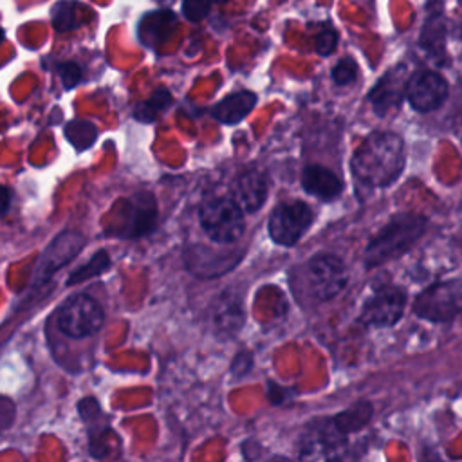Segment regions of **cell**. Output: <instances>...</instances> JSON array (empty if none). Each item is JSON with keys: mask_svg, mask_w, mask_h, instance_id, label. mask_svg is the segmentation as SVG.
Instances as JSON below:
<instances>
[{"mask_svg": "<svg viewBox=\"0 0 462 462\" xmlns=\"http://www.w3.org/2000/svg\"><path fill=\"white\" fill-rule=\"evenodd\" d=\"M354 177L370 188L392 184L404 168V143L393 132L370 134L352 155Z\"/></svg>", "mask_w": 462, "mask_h": 462, "instance_id": "6da1fadb", "label": "cell"}, {"mask_svg": "<svg viewBox=\"0 0 462 462\" xmlns=\"http://www.w3.org/2000/svg\"><path fill=\"white\" fill-rule=\"evenodd\" d=\"M426 218L417 213L395 215L366 245L365 265L368 269L386 263L406 253L424 233Z\"/></svg>", "mask_w": 462, "mask_h": 462, "instance_id": "7a4b0ae2", "label": "cell"}, {"mask_svg": "<svg viewBox=\"0 0 462 462\" xmlns=\"http://www.w3.org/2000/svg\"><path fill=\"white\" fill-rule=\"evenodd\" d=\"M157 202L152 193L141 191L112 206L105 233L119 238H141L155 229Z\"/></svg>", "mask_w": 462, "mask_h": 462, "instance_id": "3957f363", "label": "cell"}, {"mask_svg": "<svg viewBox=\"0 0 462 462\" xmlns=\"http://www.w3.org/2000/svg\"><path fill=\"white\" fill-rule=\"evenodd\" d=\"M462 310V278L437 282L413 301V312L431 323L451 321Z\"/></svg>", "mask_w": 462, "mask_h": 462, "instance_id": "277c9868", "label": "cell"}, {"mask_svg": "<svg viewBox=\"0 0 462 462\" xmlns=\"http://www.w3.org/2000/svg\"><path fill=\"white\" fill-rule=\"evenodd\" d=\"M199 218L204 233L218 244L236 242L245 227L244 213L231 199H211L204 202Z\"/></svg>", "mask_w": 462, "mask_h": 462, "instance_id": "5b68a950", "label": "cell"}, {"mask_svg": "<svg viewBox=\"0 0 462 462\" xmlns=\"http://www.w3.org/2000/svg\"><path fill=\"white\" fill-rule=\"evenodd\" d=\"M103 319L101 305L88 294H76L58 309V327L72 339L94 336L101 328Z\"/></svg>", "mask_w": 462, "mask_h": 462, "instance_id": "8992f818", "label": "cell"}, {"mask_svg": "<svg viewBox=\"0 0 462 462\" xmlns=\"http://www.w3.org/2000/svg\"><path fill=\"white\" fill-rule=\"evenodd\" d=\"M307 282L312 296L319 301H327L346 287L348 271L341 258L321 253L312 256L307 263Z\"/></svg>", "mask_w": 462, "mask_h": 462, "instance_id": "52a82bcc", "label": "cell"}, {"mask_svg": "<svg viewBox=\"0 0 462 462\" xmlns=\"http://www.w3.org/2000/svg\"><path fill=\"white\" fill-rule=\"evenodd\" d=\"M312 218L310 206L301 200L280 204L269 217V235L280 245H294L307 233Z\"/></svg>", "mask_w": 462, "mask_h": 462, "instance_id": "ba28073f", "label": "cell"}, {"mask_svg": "<svg viewBox=\"0 0 462 462\" xmlns=\"http://www.w3.org/2000/svg\"><path fill=\"white\" fill-rule=\"evenodd\" d=\"M85 242L87 238L74 229H65L56 235L40 254L32 274V285L45 283L56 271L67 265L85 247Z\"/></svg>", "mask_w": 462, "mask_h": 462, "instance_id": "9c48e42d", "label": "cell"}, {"mask_svg": "<svg viewBox=\"0 0 462 462\" xmlns=\"http://www.w3.org/2000/svg\"><path fill=\"white\" fill-rule=\"evenodd\" d=\"M406 292L401 287L386 285L377 289L363 305L359 321L365 327H393L404 314Z\"/></svg>", "mask_w": 462, "mask_h": 462, "instance_id": "30bf717a", "label": "cell"}, {"mask_svg": "<svg viewBox=\"0 0 462 462\" xmlns=\"http://www.w3.org/2000/svg\"><path fill=\"white\" fill-rule=\"evenodd\" d=\"M346 439L339 435L330 422L309 430L300 439V462H341Z\"/></svg>", "mask_w": 462, "mask_h": 462, "instance_id": "8fae6325", "label": "cell"}, {"mask_svg": "<svg viewBox=\"0 0 462 462\" xmlns=\"http://www.w3.org/2000/svg\"><path fill=\"white\" fill-rule=\"evenodd\" d=\"M406 97L417 112H431L448 97V81L433 70H417L408 78Z\"/></svg>", "mask_w": 462, "mask_h": 462, "instance_id": "7c38bea8", "label": "cell"}, {"mask_svg": "<svg viewBox=\"0 0 462 462\" xmlns=\"http://www.w3.org/2000/svg\"><path fill=\"white\" fill-rule=\"evenodd\" d=\"M406 83L408 76L402 65L390 69L386 74L379 78V81L368 94V99L379 116H384L390 110L399 108L402 96H406Z\"/></svg>", "mask_w": 462, "mask_h": 462, "instance_id": "4fadbf2b", "label": "cell"}, {"mask_svg": "<svg viewBox=\"0 0 462 462\" xmlns=\"http://www.w3.org/2000/svg\"><path fill=\"white\" fill-rule=\"evenodd\" d=\"M267 189V173L260 168H249L235 182V202L242 211L254 213L265 202Z\"/></svg>", "mask_w": 462, "mask_h": 462, "instance_id": "5bb4252c", "label": "cell"}, {"mask_svg": "<svg viewBox=\"0 0 462 462\" xmlns=\"http://www.w3.org/2000/svg\"><path fill=\"white\" fill-rule=\"evenodd\" d=\"M175 25H177V16L170 9H157V11L146 13L141 18L137 25V36L141 43L148 47H157L171 34Z\"/></svg>", "mask_w": 462, "mask_h": 462, "instance_id": "9a60e30c", "label": "cell"}, {"mask_svg": "<svg viewBox=\"0 0 462 462\" xmlns=\"http://www.w3.org/2000/svg\"><path fill=\"white\" fill-rule=\"evenodd\" d=\"M301 186L307 193H310L321 200H332L343 189L341 179L319 164L305 166V170L301 173Z\"/></svg>", "mask_w": 462, "mask_h": 462, "instance_id": "2e32d148", "label": "cell"}, {"mask_svg": "<svg viewBox=\"0 0 462 462\" xmlns=\"http://www.w3.org/2000/svg\"><path fill=\"white\" fill-rule=\"evenodd\" d=\"M211 321L217 332L224 334V337L233 336L244 325V309L238 298L231 294H220L211 309Z\"/></svg>", "mask_w": 462, "mask_h": 462, "instance_id": "e0dca14e", "label": "cell"}, {"mask_svg": "<svg viewBox=\"0 0 462 462\" xmlns=\"http://www.w3.org/2000/svg\"><path fill=\"white\" fill-rule=\"evenodd\" d=\"M254 105H256V94L249 90L235 92L215 105L213 117L224 125H235L242 121L253 110Z\"/></svg>", "mask_w": 462, "mask_h": 462, "instance_id": "ac0fdd59", "label": "cell"}, {"mask_svg": "<svg viewBox=\"0 0 462 462\" xmlns=\"http://www.w3.org/2000/svg\"><path fill=\"white\" fill-rule=\"evenodd\" d=\"M372 413H374L372 402H368V401H359V402H356L354 406H350L348 410H345V411L337 413L336 417H332L328 422L332 424V428H334L339 435H343V437L346 439L348 433L361 430V428L370 420Z\"/></svg>", "mask_w": 462, "mask_h": 462, "instance_id": "d6986e66", "label": "cell"}, {"mask_svg": "<svg viewBox=\"0 0 462 462\" xmlns=\"http://www.w3.org/2000/svg\"><path fill=\"white\" fill-rule=\"evenodd\" d=\"M444 38H446V25H444L442 13L439 7L430 5V13L426 16V23L422 25L419 42L428 52L440 56L444 52Z\"/></svg>", "mask_w": 462, "mask_h": 462, "instance_id": "ffe728a7", "label": "cell"}, {"mask_svg": "<svg viewBox=\"0 0 462 462\" xmlns=\"http://www.w3.org/2000/svg\"><path fill=\"white\" fill-rule=\"evenodd\" d=\"M171 105V94L168 88H157L148 99L139 101L134 110L132 116L143 123H152L159 117V114H162L168 106Z\"/></svg>", "mask_w": 462, "mask_h": 462, "instance_id": "44dd1931", "label": "cell"}, {"mask_svg": "<svg viewBox=\"0 0 462 462\" xmlns=\"http://www.w3.org/2000/svg\"><path fill=\"white\" fill-rule=\"evenodd\" d=\"M63 134H65L67 141L74 146V150H78V152L90 148L97 139L96 125L90 121H83V119L67 123L63 128Z\"/></svg>", "mask_w": 462, "mask_h": 462, "instance_id": "7402d4cb", "label": "cell"}, {"mask_svg": "<svg viewBox=\"0 0 462 462\" xmlns=\"http://www.w3.org/2000/svg\"><path fill=\"white\" fill-rule=\"evenodd\" d=\"M110 267V256L106 251H96L92 254V258L83 263L81 267H78L76 271L70 273V276L67 278V285H76V283H81V282H87L94 276H99L103 274L106 269Z\"/></svg>", "mask_w": 462, "mask_h": 462, "instance_id": "603a6c76", "label": "cell"}, {"mask_svg": "<svg viewBox=\"0 0 462 462\" xmlns=\"http://www.w3.org/2000/svg\"><path fill=\"white\" fill-rule=\"evenodd\" d=\"M52 27L58 32H67L76 27V5L69 0H61L52 7V16H51Z\"/></svg>", "mask_w": 462, "mask_h": 462, "instance_id": "cb8c5ba5", "label": "cell"}, {"mask_svg": "<svg viewBox=\"0 0 462 462\" xmlns=\"http://www.w3.org/2000/svg\"><path fill=\"white\" fill-rule=\"evenodd\" d=\"M56 70H58L61 83L67 90L74 88L81 79V67L76 61H61V63H58Z\"/></svg>", "mask_w": 462, "mask_h": 462, "instance_id": "d4e9b609", "label": "cell"}, {"mask_svg": "<svg viewBox=\"0 0 462 462\" xmlns=\"http://www.w3.org/2000/svg\"><path fill=\"white\" fill-rule=\"evenodd\" d=\"M356 70H357V65L352 58H343L336 63V67L332 69V79L337 83V85H348L354 76H356Z\"/></svg>", "mask_w": 462, "mask_h": 462, "instance_id": "484cf974", "label": "cell"}, {"mask_svg": "<svg viewBox=\"0 0 462 462\" xmlns=\"http://www.w3.org/2000/svg\"><path fill=\"white\" fill-rule=\"evenodd\" d=\"M211 2L213 0H182V14L189 22H199L209 13Z\"/></svg>", "mask_w": 462, "mask_h": 462, "instance_id": "4316f807", "label": "cell"}, {"mask_svg": "<svg viewBox=\"0 0 462 462\" xmlns=\"http://www.w3.org/2000/svg\"><path fill=\"white\" fill-rule=\"evenodd\" d=\"M336 45H337V32L332 27H325L323 31H319L314 40L316 52L321 56H328L336 49Z\"/></svg>", "mask_w": 462, "mask_h": 462, "instance_id": "83f0119b", "label": "cell"}, {"mask_svg": "<svg viewBox=\"0 0 462 462\" xmlns=\"http://www.w3.org/2000/svg\"><path fill=\"white\" fill-rule=\"evenodd\" d=\"M14 413H16V408L13 401L7 397H0V433L13 424Z\"/></svg>", "mask_w": 462, "mask_h": 462, "instance_id": "f1b7e54d", "label": "cell"}, {"mask_svg": "<svg viewBox=\"0 0 462 462\" xmlns=\"http://www.w3.org/2000/svg\"><path fill=\"white\" fill-rule=\"evenodd\" d=\"M251 366H253V356L249 352L242 350V352H238L235 356V359L231 363V372L236 374L238 377H242V375H245L251 370Z\"/></svg>", "mask_w": 462, "mask_h": 462, "instance_id": "f546056e", "label": "cell"}, {"mask_svg": "<svg viewBox=\"0 0 462 462\" xmlns=\"http://www.w3.org/2000/svg\"><path fill=\"white\" fill-rule=\"evenodd\" d=\"M269 386V390L267 392H276L280 397H278V401H276V404L278 402H283V401H287L292 393H294V390L292 388H283V386H276L274 383H269L267 384Z\"/></svg>", "mask_w": 462, "mask_h": 462, "instance_id": "4dcf8cb0", "label": "cell"}, {"mask_svg": "<svg viewBox=\"0 0 462 462\" xmlns=\"http://www.w3.org/2000/svg\"><path fill=\"white\" fill-rule=\"evenodd\" d=\"M9 204H11V193L5 186L0 184V213H5L9 209Z\"/></svg>", "mask_w": 462, "mask_h": 462, "instance_id": "1f68e13d", "label": "cell"}, {"mask_svg": "<svg viewBox=\"0 0 462 462\" xmlns=\"http://www.w3.org/2000/svg\"><path fill=\"white\" fill-rule=\"evenodd\" d=\"M155 2H157V4H161L164 9H166L168 5H171V4H173V0H155Z\"/></svg>", "mask_w": 462, "mask_h": 462, "instance_id": "d6a6232c", "label": "cell"}, {"mask_svg": "<svg viewBox=\"0 0 462 462\" xmlns=\"http://www.w3.org/2000/svg\"><path fill=\"white\" fill-rule=\"evenodd\" d=\"M4 34H5V32H4V29H2V27H0V43H2V42H4Z\"/></svg>", "mask_w": 462, "mask_h": 462, "instance_id": "836d02e7", "label": "cell"}, {"mask_svg": "<svg viewBox=\"0 0 462 462\" xmlns=\"http://www.w3.org/2000/svg\"><path fill=\"white\" fill-rule=\"evenodd\" d=\"M213 2H224V0H213Z\"/></svg>", "mask_w": 462, "mask_h": 462, "instance_id": "e575fe53", "label": "cell"}]
</instances>
